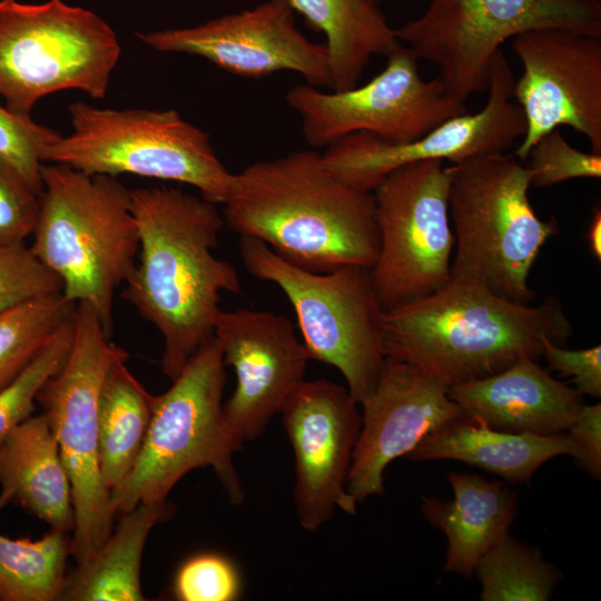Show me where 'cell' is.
I'll return each instance as SVG.
<instances>
[{
	"label": "cell",
	"instance_id": "e575fe53",
	"mask_svg": "<svg viewBox=\"0 0 601 601\" xmlns=\"http://www.w3.org/2000/svg\"><path fill=\"white\" fill-rule=\"evenodd\" d=\"M39 209L40 195L0 164V247L24 244L33 233Z\"/></svg>",
	"mask_w": 601,
	"mask_h": 601
},
{
	"label": "cell",
	"instance_id": "6da1fadb",
	"mask_svg": "<svg viewBox=\"0 0 601 601\" xmlns=\"http://www.w3.org/2000/svg\"><path fill=\"white\" fill-rule=\"evenodd\" d=\"M131 203L139 253L122 296L161 334L173 381L214 336L220 293L240 294V279L214 254L225 226L216 204L173 187L131 190Z\"/></svg>",
	"mask_w": 601,
	"mask_h": 601
},
{
	"label": "cell",
	"instance_id": "74e56055",
	"mask_svg": "<svg viewBox=\"0 0 601 601\" xmlns=\"http://www.w3.org/2000/svg\"><path fill=\"white\" fill-rule=\"evenodd\" d=\"M588 244L591 254L595 259H601V210L594 208L588 229Z\"/></svg>",
	"mask_w": 601,
	"mask_h": 601
},
{
	"label": "cell",
	"instance_id": "d6986e66",
	"mask_svg": "<svg viewBox=\"0 0 601 601\" xmlns=\"http://www.w3.org/2000/svg\"><path fill=\"white\" fill-rule=\"evenodd\" d=\"M361 431L346 489L357 503L384 493V472L426 435L463 418L449 386L433 375L386 357L374 391L362 401Z\"/></svg>",
	"mask_w": 601,
	"mask_h": 601
},
{
	"label": "cell",
	"instance_id": "277c9868",
	"mask_svg": "<svg viewBox=\"0 0 601 601\" xmlns=\"http://www.w3.org/2000/svg\"><path fill=\"white\" fill-rule=\"evenodd\" d=\"M43 189L29 247L62 284V295L88 303L106 333L112 328L117 288L139 253L131 190L116 177L72 167L41 166Z\"/></svg>",
	"mask_w": 601,
	"mask_h": 601
},
{
	"label": "cell",
	"instance_id": "7402d4cb",
	"mask_svg": "<svg viewBox=\"0 0 601 601\" xmlns=\"http://www.w3.org/2000/svg\"><path fill=\"white\" fill-rule=\"evenodd\" d=\"M454 497H423L425 520L447 539L443 571L470 579L480 559L509 535L518 494L497 480L479 474H449Z\"/></svg>",
	"mask_w": 601,
	"mask_h": 601
},
{
	"label": "cell",
	"instance_id": "3957f363",
	"mask_svg": "<svg viewBox=\"0 0 601 601\" xmlns=\"http://www.w3.org/2000/svg\"><path fill=\"white\" fill-rule=\"evenodd\" d=\"M572 324L561 302L504 299L485 287L452 279L437 292L384 313L386 357L408 363L449 387L542 357L543 339L565 345Z\"/></svg>",
	"mask_w": 601,
	"mask_h": 601
},
{
	"label": "cell",
	"instance_id": "5bb4252c",
	"mask_svg": "<svg viewBox=\"0 0 601 601\" xmlns=\"http://www.w3.org/2000/svg\"><path fill=\"white\" fill-rule=\"evenodd\" d=\"M514 77L502 50L494 56L489 96L477 112L440 124L422 137L392 142L373 134H349L322 154L327 169L342 181L367 191L393 170L414 162L447 160L451 165L506 152L525 134L522 109L512 101Z\"/></svg>",
	"mask_w": 601,
	"mask_h": 601
},
{
	"label": "cell",
	"instance_id": "4fadbf2b",
	"mask_svg": "<svg viewBox=\"0 0 601 601\" xmlns=\"http://www.w3.org/2000/svg\"><path fill=\"white\" fill-rule=\"evenodd\" d=\"M385 68L363 86L324 92L302 83L286 93L287 105L302 117V130L313 148H326L358 131L392 142L422 137L445 120L469 112L436 77L424 80L412 49L398 47Z\"/></svg>",
	"mask_w": 601,
	"mask_h": 601
},
{
	"label": "cell",
	"instance_id": "8fae6325",
	"mask_svg": "<svg viewBox=\"0 0 601 601\" xmlns=\"http://www.w3.org/2000/svg\"><path fill=\"white\" fill-rule=\"evenodd\" d=\"M540 29L601 37V1L431 0L418 18L394 30L418 59L439 68L445 90L465 102L487 90L503 42Z\"/></svg>",
	"mask_w": 601,
	"mask_h": 601
},
{
	"label": "cell",
	"instance_id": "1f68e13d",
	"mask_svg": "<svg viewBox=\"0 0 601 601\" xmlns=\"http://www.w3.org/2000/svg\"><path fill=\"white\" fill-rule=\"evenodd\" d=\"M524 165L531 177V186L550 187L575 178H600L601 154L583 152L573 148L554 129L540 138L529 151Z\"/></svg>",
	"mask_w": 601,
	"mask_h": 601
},
{
	"label": "cell",
	"instance_id": "4316f807",
	"mask_svg": "<svg viewBox=\"0 0 601 601\" xmlns=\"http://www.w3.org/2000/svg\"><path fill=\"white\" fill-rule=\"evenodd\" d=\"M69 534L50 529L33 541L0 533V601L60 600L71 555Z\"/></svg>",
	"mask_w": 601,
	"mask_h": 601
},
{
	"label": "cell",
	"instance_id": "5b68a950",
	"mask_svg": "<svg viewBox=\"0 0 601 601\" xmlns=\"http://www.w3.org/2000/svg\"><path fill=\"white\" fill-rule=\"evenodd\" d=\"M449 168L451 278L481 285L514 303L532 304L531 268L559 227L554 218L543 220L535 214L529 199V169L506 152Z\"/></svg>",
	"mask_w": 601,
	"mask_h": 601
},
{
	"label": "cell",
	"instance_id": "4dcf8cb0",
	"mask_svg": "<svg viewBox=\"0 0 601 601\" xmlns=\"http://www.w3.org/2000/svg\"><path fill=\"white\" fill-rule=\"evenodd\" d=\"M61 134L0 106V164L16 173L37 194L43 189L41 178L45 148Z\"/></svg>",
	"mask_w": 601,
	"mask_h": 601
},
{
	"label": "cell",
	"instance_id": "d590c367",
	"mask_svg": "<svg viewBox=\"0 0 601 601\" xmlns=\"http://www.w3.org/2000/svg\"><path fill=\"white\" fill-rule=\"evenodd\" d=\"M542 357L545 358L549 368L563 377H571L577 392L582 396H601L600 345L591 348L568 349L544 338Z\"/></svg>",
	"mask_w": 601,
	"mask_h": 601
},
{
	"label": "cell",
	"instance_id": "d6a6232c",
	"mask_svg": "<svg viewBox=\"0 0 601 601\" xmlns=\"http://www.w3.org/2000/svg\"><path fill=\"white\" fill-rule=\"evenodd\" d=\"M62 292L60 279L26 244L0 247V314L28 300Z\"/></svg>",
	"mask_w": 601,
	"mask_h": 601
},
{
	"label": "cell",
	"instance_id": "ba28073f",
	"mask_svg": "<svg viewBox=\"0 0 601 601\" xmlns=\"http://www.w3.org/2000/svg\"><path fill=\"white\" fill-rule=\"evenodd\" d=\"M239 253L254 277L276 284L292 304L309 359L336 367L361 404L376 387L386 354L384 309L370 268L343 266L313 273L242 236Z\"/></svg>",
	"mask_w": 601,
	"mask_h": 601
},
{
	"label": "cell",
	"instance_id": "7a4b0ae2",
	"mask_svg": "<svg viewBox=\"0 0 601 601\" xmlns=\"http://www.w3.org/2000/svg\"><path fill=\"white\" fill-rule=\"evenodd\" d=\"M225 226L313 273L372 268L380 252L373 191L335 177L322 154L298 150L233 174Z\"/></svg>",
	"mask_w": 601,
	"mask_h": 601
},
{
	"label": "cell",
	"instance_id": "ac0fdd59",
	"mask_svg": "<svg viewBox=\"0 0 601 601\" xmlns=\"http://www.w3.org/2000/svg\"><path fill=\"white\" fill-rule=\"evenodd\" d=\"M214 336L225 364L236 375V387L223 404V415L242 449L245 441L262 435L304 381L309 356L292 322L267 311H220Z\"/></svg>",
	"mask_w": 601,
	"mask_h": 601
},
{
	"label": "cell",
	"instance_id": "f1b7e54d",
	"mask_svg": "<svg viewBox=\"0 0 601 601\" xmlns=\"http://www.w3.org/2000/svg\"><path fill=\"white\" fill-rule=\"evenodd\" d=\"M76 305L60 292L28 300L0 314V392L73 316Z\"/></svg>",
	"mask_w": 601,
	"mask_h": 601
},
{
	"label": "cell",
	"instance_id": "484cf974",
	"mask_svg": "<svg viewBox=\"0 0 601 601\" xmlns=\"http://www.w3.org/2000/svg\"><path fill=\"white\" fill-rule=\"evenodd\" d=\"M128 358H118L110 365L98 397L99 465L110 491L118 487L132 469L152 410L154 395L127 367Z\"/></svg>",
	"mask_w": 601,
	"mask_h": 601
},
{
	"label": "cell",
	"instance_id": "e0dca14e",
	"mask_svg": "<svg viewBox=\"0 0 601 601\" xmlns=\"http://www.w3.org/2000/svg\"><path fill=\"white\" fill-rule=\"evenodd\" d=\"M138 37L156 51L198 56L240 77L289 70L303 76L306 83L329 88L326 46L309 41L296 28L295 11L287 0H268L197 27Z\"/></svg>",
	"mask_w": 601,
	"mask_h": 601
},
{
	"label": "cell",
	"instance_id": "f546056e",
	"mask_svg": "<svg viewBox=\"0 0 601 601\" xmlns=\"http://www.w3.org/2000/svg\"><path fill=\"white\" fill-rule=\"evenodd\" d=\"M73 339V316L50 337L19 376L0 392V443L32 415L42 385L65 364Z\"/></svg>",
	"mask_w": 601,
	"mask_h": 601
},
{
	"label": "cell",
	"instance_id": "ffe728a7",
	"mask_svg": "<svg viewBox=\"0 0 601 601\" xmlns=\"http://www.w3.org/2000/svg\"><path fill=\"white\" fill-rule=\"evenodd\" d=\"M449 395L469 422L538 435L566 432L584 404L575 388L552 377L529 355L497 374L452 385Z\"/></svg>",
	"mask_w": 601,
	"mask_h": 601
},
{
	"label": "cell",
	"instance_id": "8992f818",
	"mask_svg": "<svg viewBox=\"0 0 601 601\" xmlns=\"http://www.w3.org/2000/svg\"><path fill=\"white\" fill-rule=\"evenodd\" d=\"M225 362L215 336L187 361L173 385L154 396L149 426L136 462L110 491L115 515L140 502H160L176 483L197 467L210 466L229 502L239 504L244 491L233 464L240 447L223 415Z\"/></svg>",
	"mask_w": 601,
	"mask_h": 601
},
{
	"label": "cell",
	"instance_id": "9a60e30c",
	"mask_svg": "<svg viewBox=\"0 0 601 601\" xmlns=\"http://www.w3.org/2000/svg\"><path fill=\"white\" fill-rule=\"evenodd\" d=\"M522 63L513 98L525 134L512 154L525 161L545 134L568 126L601 154V37L560 29L531 30L512 38Z\"/></svg>",
	"mask_w": 601,
	"mask_h": 601
},
{
	"label": "cell",
	"instance_id": "30bf717a",
	"mask_svg": "<svg viewBox=\"0 0 601 601\" xmlns=\"http://www.w3.org/2000/svg\"><path fill=\"white\" fill-rule=\"evenodd\" d=\"M109 337L95 309L88 303H77L68 357L36 398L57 439L71 483V555L76 564L87 562L105 544L116 516L99 465L98 397L110 365L129 354Z\"/></svg>",
	"mask_w": 601,
	"mask_h": 601
},
{
	"label": "cell",
	"instance_id": "d4e9b609",
	"mask_svg": "<svg viewBox=\"0 0 601 601\" xmlns=\"http://www.w3.org/2000/svg\"><path fill=\"white\" fill-rule=\"evenodd\" d=\"M308 26L324 32L329 89L357 86L373 56L387 57L403 43L371 0H287Z\"/></svg>",
	"mask_w": 601,
	"mask_h": 601
},
{
	"label": "cell",
	"instance_id": "8d00e7d4",
	"mask_svg": "<svg viewBox=\"0 0 601 601\" xmlns=\"http://www.w3.org/2000/svg\"><path fill=\"white\" fill-rule=\"evenodd\" d=\"M574 446V459L594 480L601 477V404H583L568 430Z\"/></svg>",
	"mask_w": 601,
	"mask_h": 601
},
{
	"label": "cell",
	"instance_id": "cb8c5ba5",
	"mask_svg": "<svg viewBox=\"0 0 601 601\" xmlns=\"http://www.w3.org/2000/svg\"><path fill=\"white\" fill-rule=\"evenodd\" d=\"M175 506L167 500L140 502L120 514L105 544L85 563L67 574L60 600L141 601L142 552L150 531L168 521Z\"/></svg>",
	"mask_w": 601,
	"mask_h": 601
},
{
	"label": "cell",
	"instance_id": "9c48e42d",
	"mask_svg": "<svg viewBox=\"0 0 601 601\" xmlns=\"http://www.w3.org/2000/svg\"><path fill=\"white\" fill-rule=\"evenodd\" d=\"M120 53L112 28L90 10L0 0V96L18 115L31 117L41 98L67 89L102 99Z\"/></svg>",
	"mask_w": 601,
	"mask_h": 601
},
{
	"label": "cell",
	"instance_id": "836d02e7",
	"mask_svg": "<svg viewBox=\"0 0 601 601\" xmlns=\"http://www.w3.org/2000/svg\"><path fill=\"white\" fill-rule=\"evenodd\" d=\"M239 589L234 565L215 553H201L187 560L174 583L175 597L181 601H231Z\"/></svg>",
	"mask_w": 601,
	"mask_h": 601
},
{
	"label": "cell",
	"instance_id": "603a6c76",
	"mask_svg": "<svg viewBox=\"0 0 601 601\" xmlns=\"http://www.w3.org/2000/svg\"><path fill=\"white\" fill-rule=\"evenodd\" d=\"M559 455L575 456L569 433H508L463 417L426 435L405 457L411 461L455 460L508 482L529 483L542 464Z\"/></svg>",
	"mask_w": 601,
	"mask_h": 601
},
{
	"label": "cell",
	"instance_id": "83f0119b",
	"mask_svg": "<svg viewBox=\"0 0 601 601\" xmlns=\"http://www.w3.org/2000/svg\"><path fill=\"white\" fill-rule=\"evenodd\" d=\"M482 601H545L561 572L536 549L508 535L477 562Z\"/></svg>",
	"mask_w": 601,
	"mask_h": 601
},
{
	"label": "cell",
	"instance_id": "7c38bea8",
	"mask_svg": "<svg viewBox=\"0 0 601 601\" xmlns=\"http://www.w3.org/2000/svg\"><path fill=\"white\" fill-rule=\"evenodd\" d=\"M450 180L443 160H426L393 170L374 189L380 252L370 272L384 312L451 280Z\"/></svg>",
	"mask_w": 601,
	"mask_h": 601
},
{
	"label": "cell",
	"instance_id": "44dd1931",
	"mask_svg": "<svg viewBox=\"0 0 601 601\" xmlns=\"http://www.w3.org/2000/svg\"><path fill=\"white\" fill-rule=\"evenodd\" d=\"M9 504L23 508L50 529L73 530L70 479L43 413L30 415L0 443V510Z\"/></svg>",
	"mask_w": 601,
	"mask_h": 601
},
{
	"label": "cell",
	"instance_id": "52a82bcc",
	"mask_svg": "<svg viewBox=\"0 0 601 601\" xmlns=\"http://www.w3.org/2000/svg\"><path fill=\"white\" fill-rule=\"evenodd\" d=\"M72 131L43 150L42 161L116 177L130 174L196 187L224 204L233 174L207 132L175 109H111L83 101L69 106Z\"/></svg>",
	"mask_w": 601,
	"mask_h": 601
},
{
	"label": "cell",
	"instance_id": "f35d334b",
	"mask_svg": "<svg viewBox=\"0 0 601 601\" xmlns=\"http://www.w3.org/2000/svg\"><path fill=\"white\" fill-rule=\"evenodd\" d=\"M373 3H375L376 6H380L382 2L386 1V0H371Z\"/></svg>",
	"mask_w": 601,
	"mask_h": 601
},
{
	"label": "cell",
	"instance_id": "2e32d148",
	"mask_svg": "<svg viewBox=\"0 0 601 601\" xmlns=\"http://www.w3.org/2000/svg\"><path fill=\"white\" fill-rule=\"evenodd\" d=\"M347 387L328 380L303 381L279 413L295 456L294 502L300 526L315 531L336 509L354 515L346 489L362 415Z\"/></svg>",
	"mask_w": 601,
	"mask_h": 601
}]
</instances>
